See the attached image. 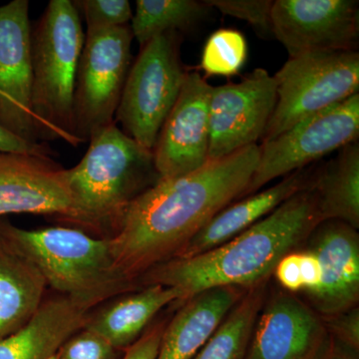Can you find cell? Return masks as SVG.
Here are the masks:
<instances>
[{
	"instance_id": "1",
	"label": "cell",
	"mask_w": 359,
	"mask_h": 359,
	"mask_svg": "<svg viewBox=\"0 0 359 359\" xmlns=\"http://www.w3.org/2000/svg\"><path fill=\"white\" fill-rule=\"evenodd\" d=\"M252 145L191 173L159 180L123 212L109 236L115 266L135 287L151 269L169 262L201 229L244 198L259 164Z\"/></svg>"
},
{
	"instance_id": "2",
	"label": "cell",
	"mask_w": 359,
	"mask_h": 359,
	"mask_svg": "<svg viewBox=\"0 0 359 359\" xmlns=\"http://www.w3.org/2000/svg\"><path fill=\"white\" fill-rule=\"evenodd\" d=\"M323 222L316 193L299 191L247 231L204 254L173 259L151 269L139 287L161 285L181 292L180 304L204 290L250 289L268 283L285 255L299 249Z\"/></svg>"
},
{
	"instance_id": "3",
	"label": "cell",
	"mask_w": 359,
	"mask_h": 359,
	"mask_svg": "<svg viewBox=\"0 0 359 359\" xmlns=\"http://www.w3.org/2000/svg\"><path fill=\"white\" fill-rule=\"evenodd\" d=\"M89 142L82 160L66 169L76 210L73 224L112 233L130 203L159 181L154 154L116 123Z\"/></svg>"
},
{
	"instance_id": "4",
	"label": "cell",
	"mask_w": 359,
	"mask_h": 359,
	"mask_svg": "<svg viewBox=\"0 0 359 359\" xmlns=\"http://www.w3.org/2000/svg\"><path fill=\"white\" fill-rule=\"evenodd\" d=\"M0 237L29 259L47 287L73 299L99 304L139 290L120 275L108 237L65 226L26 230L0 221Z\"/></svg>"
},
{
	"instance_id": "5",
	"label": "cell",
	"mask_w": 359,
	"mask_h": 359,
	"mask_svg": "<svg viewBox=\"0 0 359 359\" xmlns=\"http://www.w3.org/2000/svg\"><path fill=\"white\" fill-rule=\"evenodd\" d=\"M85 34L70 0H50L32 32V111L40 139L77 147L73 99Z\"/></svg>"
},
{
	"instance_id": "6",
	"label": "cell",
	"mask_w": 359,
	"mask_h": 359,
	"mask_svg": "<svg viewBox=\"0 0 359 359\" xmlns=\"http://www.w3.org/2000/svg\"><path fill=\"white\" fill-rule=\"evenodd\" d=\"M278 100L263 142L359 91L358 51H313L290 56L273 75Z\"/></svg>"
},
{
	"instance_id": "7",
	"label": "cell",
	"mask_w": 359,
	"mask_h": 359,
	"mask_svg": "<svg viewBox=\"0 0 359 359\" xmlns=\"http://www.w3.org/2000/svg\"><path fill=\"white\" fill-rule=\"evenodd\" d=\"M180 34L169 32L141 47L132 63L115 123L125 134L153 151L187 75L180 54Z\"/></svg>"
},
{
	"instance_id": "8",
	"label": "cell",
	"mask_w": 359,
	"mask_h": 359,
	"mask_svg": "<svg viewBox=\"0 0 359 359\" xmlns=\"http://www.w3.org/2000/svg\"><path fill=\"white\" fill-rule=\"evenodd\" d=\"M133 39L129 25L87 30L73 99V131L80 143L115 123L132 65Z\"/></svg>"
},
{
	"instance_id": "9",
	"label": "cell",
	"mask_w": 359,
	"mask_h": 359,
	"mask_svg": "<svg viewBox=\"0 0 359 359\" xmlns=\"http://www.w3.org/2000/svg\"><path fill=\"white\" fill-rule=\"evenodd\" d=\"M359 93L297 123L259 146V164L247 196L269 182L306 169L323 156L358 141Z\"/></svg>"
},
{
	"instance_id": "10",
	"label": "cell",
	"mask_w": 359,
	"mask_h": 359,
	"mask_svg": "<svg viewBox=\"0 0 359 359\" xmlns=\"http://www.w3.org/2000/svg\"><path fill=\"white\" fill-rule=\"evenodd\" d=\"M278 100L275 78L257 68L237 83L212 86L208 161L257 145L263 139Z\"/></svg>"
},
{
	"instance_id": "11",
	"label": "cell",
	"mask_w": 359,
	"mask_h": 359,
	"mask_svg": "<svg viewBox=\"0 0 359 359\" xmlns=\"http://www.w3.org/2000/svg\"><path fill=\"white\" fill-rule=\"evenodd\" d=\"M271 33L290 56L313 51H356L359 2L355 0H276Z\"/></svg>"
},
{
	"instance_id": "12",
	"label": "cell",
	"mask_w": 359,
	"mask_h": 359,
	"mask_svg": "<svg viewBox=\"0 0 359 359\" xmlns=\"http://www.w3.org/2000/svg\"><path fill=\"white\" fill-rule=\"evenodd\" d=\"M32 32L29 1L0 6V126L39 142L32 111Z\"/></svg>"
},
{
	"instance_id": "13",
	"label": "cell",
	"mask_w": 359,
	"mask_h": 359,
	"mask_svg": "<svg viewBox=\"0 0 359 359\" xmlns=\"http://www.w3.org/2000/svg\"><path fill=\"white\" fill-rule=\"evenodd\" d=\"M212 88L199 72H187L153 150L160 180L191 173L208 162Z\"/></svg>"
},
{
	"instance_id": "14",
	"label": "cell",
	"mask_w": 359,
	"mask_h": 359,
	"mask_svg": "<svg viewBox=\"0 0 359 359\" xmlns=\"http://www.w3.org/2000/svg\"><path fill=\"white\" fill-rule=\"evenodd\" d=\"M323 318L292 292H276L257 318L245 359H318L330 344Z\"/></svg>"
},
{
	"instance_id": "15",
	"label": "cell",
	"mask_w": 359,
	"mask_h": 359,
	"mask_svg": "<svg viewBox=\"0 0 359 359\" xmlns=\"http://www.w3.org/2000/svg\"><path fill=\"white\" fill-rule=\"evenodd\" d=\"M56 216L74 223V199L66 169L50 157L0 152V217Z\"/></svg>"
},
{
	"instance_id": "16",
	"label": "cell",
	"mask_w": 359,
	"mask_h": 359,
	"mask_svg": "<svg viewBox=\"0 0 359 359\" xmlns=\"http://www.w3.org/2000/svg\"><path fill=\"white\" fill-rule=\"evenodd\" d=\"M306 249L320 264V280L309 297L321 318L358 308L359 301V236L344 222L327 219L313 231Z\"/></svg>"
},
{
	"instance_id": "17",
	"label": "cell",
	"mask_w": 359,
	"mask_h": 359,
	"mask_svg": "<svg viewBox=\"0 0 359 359\" xmlns=\"http://www.w3.org/2000/svg\"><path fill=\"white\" fill-rule=\"evenodd\" d=\"M92 302L57 294L45 299L34 316L0 339V359H50L88 320Z\"/></svg>"
},
{
	"instance_id": "18",
	"label": "cell",
	"mask_w": 359,
	"mask_h": 359,
	"mask_svg": "<svg viewBox=\"0 0 359 359\" xmlns=\"http://www.w3.org/2000/svg\"><path fill=\"white\" fill-rule=\"evenodd\" d=\"M311 171L299 170L283 181L231 203L203 226L175 259H188L229 242L263 219L294 194L313 185Z\"/></svg>"
},
{
	"instance_id": "19",
	"label": "cell",
	"mask_w": 359,
	"mask_h": 359,
	"mask_svg": "<svg viewBox=\"0 0 359 359\" xmlns=\"http://www.w3.org/2000/svg\"><path fill=\"white\" fill-rule=\"evenodd\" d=\"M238 287L204 290L180 304L163 332L156 359H193L245 292Z\"/></svg>"
},
{
	"instance_id": "20",
	"label": "cell",
	"mask_w": 359,
	"mask_h": 359,
	"mask_svg": "<svg viewBox=\"0 0 359 359\" xmlns=\"http://www.w3.org/2000/svg\"><path fill=\"white\" fill-rule=\"evenodd\" d=\"M181 299V292L175 287L146 285L102 309L92 311L84 327L124 353L140 339L165 306L173 302L180 304Z\"/></svg>"
},
{
	"instance_id": "21",
	"label": "cell",
	"mask_w": 359,
	"mask_h": 359,
	"mask_svg": "<svg viewBox=\"0 0 359 359\" xmlns=\"http://www.w3.org/2000/svg\"><path fill=\"white\" fill-rule=\"evenodd\" d=\"M46 289L34 264L0 237V339L32 320L43 304Z\"/></svg>"
},
{
	"instance_id": "22",
	"label": "cell",
	"mask_w": 359,
	"mask_h": 359,
	"mask_svg": "<svg viewBox=\"0 0 359 359\" xmlns=\"http://www.w3.org/2000/svg\"><path fill=\"white\" fill-rule=\"evenodd\" d=\"M314 175L313 185L323 221L337 219L355 230L359 228V144H348L339 150Z\"/></svg>"
},
{
	"instance_id": "23",
	"label": "cell",
	"mask_w": 359,
	"mask_h": 359,
	"mask_svg": "<svg viewBox=\"0 0 359 359\" xmlns=\"http://www.w3.org/2000/svg\"><path fill=\"white\" fill-rule=\"evenodd\" d=\"M266 283L245 290L242 299L193 359H245L252 332L263 308Z\"/></svg>"
},
{
	"instance_id": "24",
	"label": "cell",
	"mask_w": 359,
	"mask_h": 359,
	"mask_svg": "<svg viewBox=\"0 0 359 359\" xmlns=\"http://www.w3.org/2000/svg\"><path fill=\"white\" fill-rule=\"evenodd\" d=\"M209 8L205 1L195 0H137L130 28L143 47L164 33L193 27L207 15Z\"/></svg>"
},
{
	"instance_id": "25",
	"label": "cell",
	"mask_w": 359,
	"mask_h": 359,
	"mask_svg": "<svg viewBox=\"0 0 359 359\" xmlns=\"http://www.w3.org/2000/svg\"><path fill=\"white\" fill-rule=\"evenodd\" d=\"M247 56L244 35L238 30L223 28L212 33L205 42L201 67L207 75L231 77L242 70Z\"/></svg>"
},
{
	"instance_id": "26",
	"label": "cell",
	"mask_w": 359,
	"mask_h": 359,
	"mask_svg": "<svg viewBox=\"0 0 359 359\" xmlns=\"http://www.w3.org/2000/svg\"><path fill=\"white\" fill-rule=\"evenodd\" d=\"M73 4L83 15L87 30L122 27L133 18L128 0H77Z\"/></svg>"
},
{
	"instance_id": "27",
	"label": "cell",
	"mask_w": 359,
	"mask_h": 359,
	"mask_svg": "<svg viewBox=\"0 0 359 359\" xmlns=\"http://www.w3.org/2000/svg\"><path fill=\"white\" fill-rule=\"evenodd\" d=\"M123 353L100 335L83 327L66 340L55 359H121Z\"/></svg>"
},
{
	"instance_id": "28",
	"label": "cell",
	"mask_w": 359,
	"mask_h": 359,
	"mask_svg": "<svg viewBox=\"0 0 359 359\" xmlns=\"http://www.w3.org/2000/svg\"><path fill=\"white\" fill-rule=\"evenodd\" d=\"M205 4L224 15L247 21L261 32L271 33V0H205Z\"/></svg>"
},
{
	"instance_id": "29",
	"label": "cell",
	"mask_w": 359,
	"mask_h": 359,
	"mask_svg": "<svg viewBox=\"0 0 359 359\" xmlns=\"http://www.w3.org/2000/svg\"><path fill=\"white\" fill-rule=\"evenodd\" d=\"M328 334L342 346L359 353V309L354 308L346 313L323 318Z\"/></svg>"
},
{
	"instance_id": "30",
	"label": "cell",
	"mask_w": 359,
	"mask_h": 359,
	"mask_svg": "<svg viewBox=\"0 0 359 359\" xmlns=\"http://www.w3.org/2000/svg\"><path fill=\"white\" fill-rule=\"evenodd\" d=\"M166 321L147 328L143 335L123 353L121 359H156Z\"/></svg>"
},
{
	"instance_id": "31",
	"label": "cell",
	"mask_w": 359,
	"mask_h": 359,
	"mask_svg": "<svg viewBox=\"0 0 359 359\" xmlns=\"http://www.w3.org/2000/svg\"><path fill=\"white\" fill-rule=\"evenodd\" d=\"M273 275L280 285L292 294L302 292L301 271H299V255L297 250L285 257L276 264Z\"/></svg>"
},
{
	"instance_id": "32",
	"label": "cell",
	"mask_w": 359,
	"mask_h": 359,
	"mask_svg": "<svg viewBox=\"0 0 359 359\" xmlns=\"http://www.w3.org/2000/svg\"><path fill=\"white\" fill-rule=\"evenodd\" d=\"M0 152L29 154L39 157H50L51 149L44 143L26 141L8 130L0 126Z\"/></svg>"
},
{
	"instance_id": "33",
	"label": "cell",
	"mask_w": 359,
	"mask_h": 359,
	"mask_svg": "<svg viewBox=\"0 0 359 359\" xmlns=\"http://www.w3.org/2000/svg\"><path fill=\"white\" fill-rule=\"evenodd\" d=\"M302 292L306 295L318 287L320 280V269L318 259L308 249H297Z\"/></svg>"
},
{
	"instance_id": "34",
	"label": "cell",
	"mask_w": 359,
	"mask_h": 359,
	"mask_svg": "<svg viewBox=\"0 0 359 359\" xmlns=\"http://www.w3.org/2000/svg\"><path fill=\"white\" fill-rule=\"evenodd\" d=\"M318 359H359L358 351L342 346L330 335V344Z\"/></svg>"
},
{
	"instance_id": "35",
	"label": "cell",
	"mask_w": 359,
	"mask_h": 359,
	"mask_svg": "<svg viewBox=\"0 0 359 359\" xmlns=\"http://www.w3.org/2000/svg\"><path fill=\"white\" fill-rule=\"evenodd\" d=\"M50 359H55V356H53V358H50Z\"/></svg>"
}]
</instances>
